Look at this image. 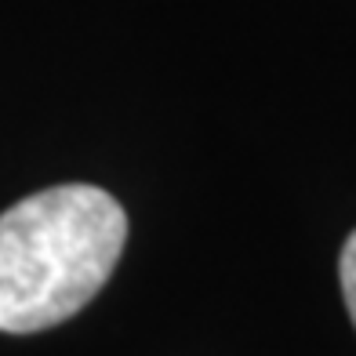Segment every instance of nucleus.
I'll use <instances>...</instances> for the list:
<instances>
[{"label":"nucleus","mask_w":356,"mask_h":356,"mask_svg":"<svg viewBox=\"0 0 356 356\" xmlns=\"http://www.w3.org/2000/svg\"><path fill=\"white\" fill-rule=\"evenodd\" d=\"M127 215L99 186H51L0 215V331L66 323L109 284Z\"/></svg>","instance_id":"nucleus-1"},{"label":"nucleus","mask_w":356,"mask_h":356,"mask_svg":"<svg viewBox=\"0 0 356 356\" xmlns=\"http://www.w3.org/2000/svg\"><path fill=\"white\" fill-rule=\"evenodd\" d=\"M338 280H342V298H346L349 320L356 327V233H349L346 248H342V258H338Z\"/></svg>","instance_id":"nucleus-2"}]
</instances>
